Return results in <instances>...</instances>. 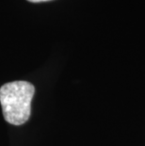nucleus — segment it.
I'll return each instance as SVG.
<instances>
[{"mask_svg":"<svg viewBox=\"0 0 145 146\" xmlns=\"http://www.w3.org/2000/svg\"><path fill=\"white\" fill-rule=\"evenodd\" d=\"M35 94L33 84L13 81L0 88V104L6 122L21 125L27 122L31 113V101Z\"/></svg>","mask_w":145,"mask_h":146,"instance_id":"obj_1","label":"nucleus"},{"mask_svg":"<svg viewBox=\"0 0 145 146\" xmlns=\"http://www.w3.org/2000/svg\"><path fill=\"white\" fill-rule=\"evenodd\" d=\"M29 2L32 3H40V2H46V1H50V0H27Z\"/></svg>","mask_w":145,"mask_h":146,"instance_id":"obj_2","label":"nucleus"}]
</instances>
